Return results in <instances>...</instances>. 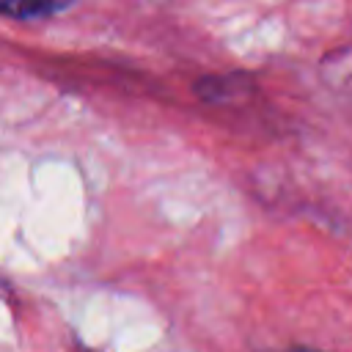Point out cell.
<instances>
[{
	"label": "cell",
	"instance_id": "6da1fadb",
	"mask_svg": "<svg viewBox=\"0 0 352 352\" xmlns=\"http://www.w3.org/2000/svg\"><path fill=\"white\" fill-rule=\"evenodd\" d=\"M253 91L250 74H206L195 82L198 99L209 104H231Z\"/></svg>",
	"mask_w": 352,
	"mask_h": 352
},
{
	"label": "cell",
	"instance_id": "7a4b0ae2",
	"mask_svg": "<svg viewBox=\"0 0 352 352\" xmlns=\"http://www.w3.org/2000/svg\"><path fill=\"white\" fill-rule=\"evenodd\" d=\"M74 0H0V16L16 19V22H33V19H50L60 11H66Z\"/></svg>",
	"mask_w": 352,
	"mask_h": 352
},
{
	"label": "cell",
	"instance_id": "3957f363",
	"mask_svg": "<svg viewBox=\"0 0 352 352\" xmlns=\"http://www.w3.org/2000/svg\"><path fill=\"white\" fill-rule=\"evenodd\" d=\"M286 352H316V349H305V346H292V349H286Z\"/></svg>",
	"mask_w": 352,
	"mask_h": 352
}]
</instances>
